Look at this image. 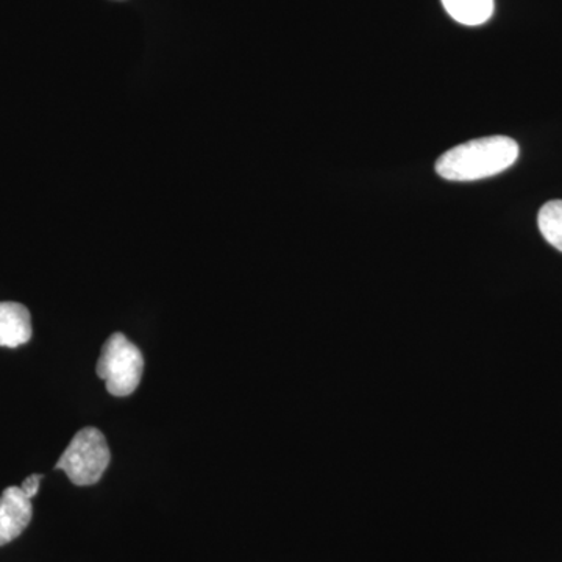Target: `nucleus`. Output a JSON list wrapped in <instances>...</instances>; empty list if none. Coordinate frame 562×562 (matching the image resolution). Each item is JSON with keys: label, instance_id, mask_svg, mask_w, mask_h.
I'll return each instance as SVG.
<instances>
[{"label": "nucleus", "instance_id": "1", "mask_svg": "<svg viewBox=\"0 0 562 562\" xmlns=\"http://www.w3.org/2000/svg\"><path fill=\"white\" fill-rule=\"evenodd\" d=\"M519 146L508 136H486L453 147L436 161V171L450 181H475L512 168Z\"/></svg>", "mask_w": 562, "mask_h": 562}, {"label": "nucleus", "instance_id": "2", "mask_svg": "<svg viewBox=\"0 0 562 562\" xmlns=\"http://www.w3.org/2000/svg\"><path fill=\"white\" fill-rule=\"evenodd\" d=\"M99 379L114 397H127L139 386L144 372L143 353L122 333H113L103 344L95 366Z\"/></svg>", "mask_w": 562, "mask_h": 562}, {"label": "nucleus", "instance_id": "3", "mask_svg": "<svg viewBox=\"0 0 562 562\" xmlns=\"http://www.w3.org/2000/svg\"><path fill=\"white\" fill-rule=\"evenodd\" d=\"M110 461V447L103 432L87 427L74 436L55 469H61L76 486H92L101 482Z\"/></svg>", "mask_w": 562, "mask_h": 562}, {"label": "nucleus", "instance_id": "4", "mask_svg": "<svg viewBox=\"0 0 562 562\" xmlns=\"http://www.w3.org/2000/svg\"><path fill=\"white\" fill-rule=\"evenodd\" d=\"M33 517L32 498L18 486H10L0 495V547L20 538Z\"/></svg>", "mask_w": 562, "mask_h": 562}, {"label": "nucleus", "instance_id": "5", "mask_svg": "<svg viewBox=\"0 0 562 562\" xmlns=\"http://www.w3.org/2000/svg\"><path fill=\"white\" fill-rule=\"evenodd\" d=\"M32 339V317L27 306L16 302H0V347L24 346Z\"/></svg>", "mask_w": 562, "mask_h": 562}, {"label": "nucleus", "instance_id": "6", "mask_svg": "<svg viewBox=\"0 0 562 562\" xmlns=\"http://www.w3.org/2000/svg\"><path fill=\"white\" fill-rule=\"evenodd\" d=\"M443 9L464 25H482L494 13V0H442Z\"/></svg>", "mask_w": 562, "mask_h": 562}, {"label": "nucleus", "instance_id": "7", "mask_svg": "<svg viewBox=\"0 0 562 562\" xmlns=\"http://www.w3.org/2000/svg\"><path fill=\"white\" fill-rule=\"evenodd\" d=\"M538 224L547 243L562 251V201L546 203L539 211Z\"/></svg>", "mask_w": 562, "mask_h": 562}, {"label": "nucleus", "instance_id": "8", "mask_svg": "<svg viewBox=\"0 0 562 562\" xmlns=\"http://www.w3.org/2000/svg\"><path fill=\"white\" fill-rule=\"evenodd\" d=\"M43 476L44 475H40V473H33V475L25 479L24 483H22L21 490L24 491V494L27 495L29 498H33L38 494L40 483Z\"/></svg>", "mask_w": 562, "mask_h": 562}]
</instances>
